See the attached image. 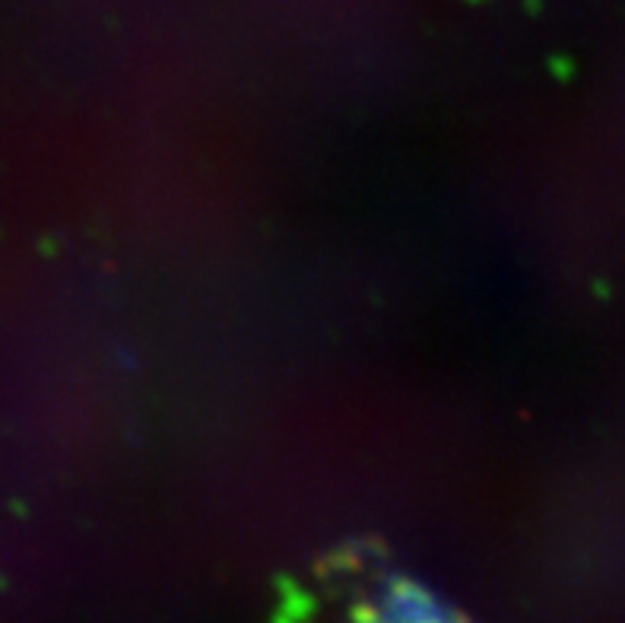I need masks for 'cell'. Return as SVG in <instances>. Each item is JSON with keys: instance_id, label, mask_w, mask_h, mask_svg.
Returning a JSON list of instances; mask_svg holds the SVG:
<instances>
[{"instance_id": "6da1fadb", "label": "cell", "mask_w": 625, "mask_h": 623, "mask_svg": "<svg viewBox=\"0 0 625 623\" xmlns=\"http://www.w3.org/2000/svg\"><path fill=\"white\" fill-rule=\"evenodd\" d=\"M279 623H464V617L403 573L347 557L318 569L286 601Z\"/></svg>"}]
</instances>
